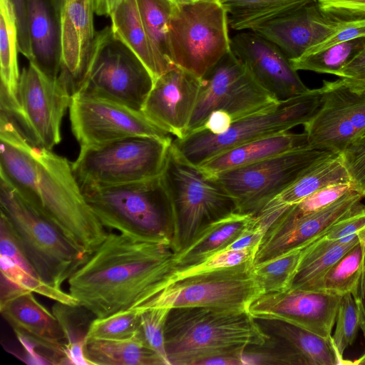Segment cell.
<instances>
[{"label":"cell","mask_w":365,"mask_h":365,"mask_svg":"<svg viewBox=\"0 0 365 365\" xmlns=\"http://www.w3.org/2000/svg\"><path fill=\"white\" fill-rule=\"evenodd\" d=\"M0 141L1 178L81 252H93L107 232L87 203L68 160L32 144L1 110Z\"/></svg>","instance_id":"1"},{"label":"cell","mask_w":365,"mask_h":365,"mask_svg":"<svg viewBox=\"0 0 365 365\" xmlns=\"http://www.w3.org/2000/svg\"><path fill=\"white\" fill-rule=\"evenodd\" d=\"M176 267L171 245L110 232L68 279L69 294L105 317L143 304Z\"/></svg>","instance_id":"2"},{"label":"cell","mask_w":365,"mask_h":365,"mask_svg":"<svg viewBox=\"0 0 365 365\" xmlns=\"http://www.w3.org/2000/svg\"><path fill=\"white\" fill-rule=\"evenodd\" d=\"M269 338L249 311L205 307L170 309L165 327L170 365H200L207 359L238 355Z\"/></svg>","instance_id":"3"},{"label":"cell","mask_w":365,"mask_h":365,"mask_svg":"<svg viewBox=\"0 0 365 365\" xmlns=\"http://www.w3.org/2000/svg\"><path fill=\"white\" fill-rule=\"evenodd\" d=\"M81 188L104 227L172 246L173 207L161 174L129 183Z\"/></svg>","instance_id":"4"},{"label":"cell","mask_w":365,"mask_h":365,"mask_svg":"<svg viewBox=\"0 0 365 365\" xmlns=\"http://www.w3.org/2000/svg\"><path fill=\"white\" fill-rule=\"evenodd\" d=\"M161 176L173 213L172 247H185L204 227L237 212L232 196L215 177L183 158L172 143Z\"/></svg>","instance_id":"5"},{"label":"cell","mask_w":365,"mask_h":365,"mask_svg":"<svg viewBox=\"0 0 365 365\" xmlns=\"http://www.w3.org/2000/svg\"><path fill=\"white\" fill-rule=\"evenodd\" d=\"M1 212L41 279L61 289L87 255L0 178Z\"/></svg>","instance_id":"6"},{"label":"cell","mask_w":365,"mask_h":365,"mask_svg":"<svg viewBox=\"0 0 365 365\" xmlns=\"http://www.w3.org/2000/svg\"><path fill=\"white\" fill-rule=\"evenodd\" d=\"M323 89H308L305 92L232 123L220 135L205 130L193 131L183 138L173 140L180 154L190 163L199 166L214 156L241 144L264 137L284 133L308 122L319 110Z\"/></svg>","instance_id":"7"},{"label":"cell","mask_w":365,"mask_h":365,"mask_svg":"<svg viewBox=\"0 0 365 365\" xmlns=\"http://www.w3.org/2000/svg\"><path fill=\"white\" fill-rule=\"evenodd\" d=\"M228 16L217 0L173 4L168 40L175 66L201 78L231 51Z\"/></svg>","instance_id":"8"},{"label":"cell","mask_w":365,"mask_h":365,"mask_svg":"<svg viewBox=\"0 0 365 365\" xmlns=\"http://www.w3.org/2000/svg\"><path fill=\"white\" fill-rule=\"evenodd\" d=\"M173 140L134 136L82 147L72 169L81 187L152 178L161 174Z\"/></svg>","instance_id":"9"},{"label":"cell","mask_w":365,"mask_h":365,"mask_svg":"<svg viewBox=\"0 0 365 365\" xmlns=\"http://www.w3.org/2000/svg\"><path fill=\"white\" fill-rule=\"evenodd\" d=\"M153 83L149 70L115 38L110 26L96 31L85 81L78 92L106 98L142 111Z\"/></svg>","instance_id":"10"},{"label":"cell","mask_w":365,"mask_h":365,"mask_svg":"<svg viewBox=\"0 0 365 365\" xmlns=\"http://www.w3.org/2000/svg\"><path fill=\"white\" fill-rule=\"evenodd\" d=\"M254 266L250 261L173 281L137 308L205 307L249 311L262 294Z\"/></svg>","instance_id":"11"},{"label":"cell","mask_w":365,"mask_h":365,"mask_svg":"<svg viewBox=\"0 0 365 365\" xmlns=\"http://www.w3.org/2000/svg\"><path fill=\"white\" fill-rule=\"evenodd\" d=\"M71 96L61 72L52 78L29 62L21 73L16 107L1 110L14 119L32 144L52 150L61 140V125Z\"/></svg>","instance_id":"12"},{"label":"cell","mask_w":365,"mask_h":365,"mask_svg":"<svg viewBox=\"0 0 365 365\" xmlns=\"http://www.w3.org/2000/svg\"><path fill=\"white\" fill-rule=\"evenodd\" d=\"M329 153L306 146L212 175L235 199L238 212L255 215L310 165Z\"/></svg>","instance_id":"13"},{"label":"cell","mask_w":365,"mask_h":365,"mask_svg":"<svg viewBox=\"0 0 365 365\" xmlns=\"http://www.w3.org/2000/svg\"><path fill=\"white\" fill-rule=\"evenodd\" d=\"M201 84L187 135L200 128L215 110L233 122L278 102L230 51L200 78Z\"/></svg>","instance_id":"14"},{"label":"cell","mask_w":365,"mask_h":365,"mask_svg":"<svg viewBox=\"0 0 365 365\" xmlns=\"http://www.w3.org/2000/svg\"><path fill=\"white\" fill-rule=\"evenodd\" d=\"M69 113L71 130L81 148L134 136L172 138L141 110L83 92L72 95Z\"/></svg>","instance_id":"15"},{"label":"cell","mask_w":365,"mask_h":365,"mask_svg":"<svg viewBox=\"0 0 365 365\" xmlns=\"http://www.w3.org/2000/svg\"><path fill=\"white\" fill-rule=\"evenodd\" d=\"M321 106L305 124L309 145L341 153L365 130V91L351 90L339 78L323 81Z\"/></svg>","instance_id":"16"},{"label":"cell","mask_w":365,"mask_h":365,"mask_svg":"<svg viewBox=\"0 0 365 365\" xmlns=\"http://www.w3.org/2000/svg\"><path fill=\"white\" fill-rule=\"evenodd\" d=\"M364 197L351 191L327 207L298 215L290 205L266 229L256 251L258 264L288 252L302 249L322 237L330 227L346 215Z\"/></svg>","instance_id":"17"},{"label":"cell","mask_w":365,"mask_h":365,"mask_svg":"<svg viewBox=\"0 0 365 365\" xmlns=\"http://www.w3.org/2000/svg\"><path fill=\"white\" fill-rule=\"evenodd\" d=\"M342 296L323 292L287 289L262 294L250 305L255 318L282 320L331 338Z\"/></svg>","instance_id":"18"},{"label":"cell","mask_w":365,"mask_h":365,"mask_svg":"<svg viewBox=\"0 0 365 365\" xmlns=\"http://www.w3.org/2000/svg\"><path fill=\"white\" fill-rule=\"evenodd\" d=\"M0 312L16 337L50 352L55 364H66L63 329L54 314L34 297V292L1 278Z\"/></svg>","instance_id":"19"},{"label":"cell","mask_w":365,"mask_h":365,"mask_svg":"<svg viewBox=\"0 0 365 365\" xmlns=\"http://www.w3.org/2000/svg\"><path fill=\"white\" fill-rule=\"evenodd\" d=\"M231 51L278 101L309 89L280 48L255 31H242L231 37Z\"/></svg>","instance_id":"20"},{"label":"cell","mask_w":365,"mask_h":365,"mask_svg":"<svg viewBox=\"0 0 365 365\" xmlns=\"http://www.w3.org/2000/svg\"><path fill=\"white\" fill-rule=\"evenodd\" d=\"M200 84V78L175 66L154 81L142 112L158 128L175 138H183L187 135Z\"/></svg>","instance_id":"21"},{"label":"cell","mask_w":365,"mask_h":365,"mask_svg":"<svg viewBox=\"0 0 365 365\" xmlns=\"http://www.w3.org/2000/svg\"><path fill=\"white\" fill-rule=\"evenodd\" d=\"M93 0H61L59 12L61 73L71 94L82 88L96 37Z\"/></svg>","instance_id":"22"},{"label":"cell","mask_w":365,"mask_h":365,"mask_svg":"<svg viewBox=\"0 0 365 365\" xmlns=\"http://www.w3.org/2000/svg\"><path fill=\"white\" fill-rule=\"evenodd\" d=\"M338 23L323 13L314 1L252 31L275 44L291 60L334 34Z\"/></svg>","instance_id":"23"},{"label":"cell","mask_w":365,"mask_h":365,"mask_svg":"<svg viewBox=\"0 0 365 365\" xmlns=\"http://www.w3.org/2000/svg\"><path fill=\"white\" fill-rule=\"evenodd\" d=\"M33 63L56 78L61 70L58 11L53 0H25Z\"/></svg>","instance_id":"24"},{"label":"cell","mask_w":365,"mask_h":365,"mask_svg":"<svg viewBox=\"0 0 365 365\" xmlns=\"http://www.w3.org/2000/svg\"><path fill=\"white\" fill-rule=\"evenodd\" d=\"M310 146L306 133H281L252 140L204 162L200 167L210 175L249 165L269 158Z\"/></svg>","instance_id":"25"},{"label":"cell","mask_w":365,"mask_h":365,"mask_svg":"<svg viewBox=\"0 0 365 365\" xmlns=\"http://www.w3.org/2000/svg\"><path fill=\"white\" fill-rule=\"evenodd\" d=\"M254 221L252 215L236 212L212 222L199 232L185 247L175 253L177 267L193 264L224 251Z\"/></svg>","instance_id":"26"},{"label":"cell","mask_w":365,"mask_h":365,"mask_svg":"<svg viewBox=\"0 0 365 365\" xmlns=\"http://www.w3.org/2000/svg\"><path fill=\"white\" fill-rule=\"evenodd\" d=\"M359 242L358 235L337 240L319 237L301 250L288 289L309 290L348 251Z\"/></svg>","instance_id":"27"},{"label":"cell","mask_w":365,"mask_h":365,"mask_svg":"<svg viewBox=\"0 0 365 365\" xmlns=\"http://www.w3.org/2000/svg\"><path fill=\"white\" fill-rule=\"evenodd\" d=\"M19 31L16 15L10 0H0L1 108L11 110L17 104L21 73L19 68Z\"/></svg>","instance_id":"28"},{"label":"cell","mask_w":365,"mask_h":365,"mask_svg":"<svg viewBox=\"0 0 365 365\" xmlns=\"http://www.w3.org/2000/svg\"><path fill=\"white\" fill-rule=\"evenodd\" d=\"M255 319L269 336L281 339L291 346L301 356L306 365H342L331 337L321 336L282 320Z\"/></svg>","instance_id":"29"},{"label":"cell","mask_w":365,"mask_h":365,"mask_svg":"<svg viewBox=\"0 0 365 365\" xmlns=\"http://www.w3.org/2000/svg\"><path fill=\"white\" fill-rule=\"evenodd\" d=\"M84 354L89 365H165L147 345L140 329L125 339H88Z\"/></svg>","instance_id":"30"},{"label":"cell","mask_w":365,"mask_h":365,"mask_svg":"<svg viewBox=\"0 0 365 365\" xmlns=\"http://www.w3.org/2000/svg\"><path fill=\"white\" fill-rule=\"evenodd\" d=\"M351 182L341 154L330 152L310 165L294 182L272 201L278 205H294L327 186Z\"/></svg>","instance_id":"31"},{"label":"cell","mask_w":365,"mask_h":365,"mask_svg":"<svg viewBox=\"0 0 365 365\" xmlns=\"http://www.w3.org/2000/svg\"><path fill=\"white\" fill-rule=\"evenodd\" d=\"M115 38L146 66L154 81L161 75L143 22L137 0H123L110 16Z\"/></svg>","instance_id":"32"},{"label":"cell","mask_w":365,"mask_h":365,"mask_svg":"<svg viewBox=\"0 0 365 365\" xmlns=\"http://www.w3.org/2000/svg\"><path fill=\"white\" fill-rule=\"evenodd\" d=\"M226 10L230 27L237 31H252L275 17L315 0H217Z\"/></svg>","instance_id":"33"},{"label":"cell","mask_w":365,"mask_h":365,"mask_svg":"<svg viewBox=\"0 0 365 365\" xmlns=\"http://www.w3.org/2000/svg\"><path fill=\"white\" fill-rule=\"evenodd\" d=\"M359 242L340 258L309 290L343 296L354 295L365 257V231L359 233Z\"/></svg>","instance_id":"34"},{"label":"cell","mask_w":365,"mask_h":365,"mask_svg":"<svg viewBox=\"0 0 365 365\" xmlns=\"http://www.w3.org/2000/svg\"><path fill=\"white\" fill-rule=\"evenodd\" d=\"M143 22L161 75L175 67L170 60L168 23L173 3L168 0H137Z\"/></svg>","instance_id":"35"},{"label":"cell","mask_w":365,"mask_h":365,"mask_svg":"<svg viewBox=\"0 0 365 365\" xmlns=\"http://www.w3.org/2000/svg\"><path fill=\"white\" fill-rule=\"evenodd\" d=\"M365 38L342 42L319 52L303 55L289 60L293 68L318 73L338 76L347 64L364 47Z\"/></svg>","instance_id":"36"},{"label":"cell","mask_w":365,"mask_h":365,"mask_svg":"<svg viewBox=\"0 0 365 365\" xmlns=\"http://www.w3.org/2000/svg\"><path fill=\"white\" fill-rule=\"evenodd\" d=\"M302 249L288 252L254 266V274L262 294L289 289L299 261Z\"/></svg>","instance_id":"37"},{"label":"cell","mask_w":365,"mask_h":365,"mask_svg":"<svg viewBox=\"0 0 365 365\" xmlns=\"http://www.w3.org/2000/svg\"><path fill=\"white\" fill-rule=\"evenodd\" d=\"M241 365H306L300 355L281 339L269 336L262 345H250L239 355Z\"/></svg>","instance_id":"38"},{"label":"cell","mask_w":365,"mask_h":365,"mask_svg":"<svg viewBox=\"0 0 365 365\" xmlns=\"http://www.w3.org/2000/svg\"><path fill=\"white\" fill-rule=\"evenodd\" d=\"M140 326V312L135 307L105 317H96L89 324L86 340L120 339L131 336Z\"/></svg>","instance_id":"39"},{"label":"cell","mask_w":365,"mask_h":365,"mask_svg":"<svg viewBox=\"0 0 365 365\" xmlns=\"http://www.w3.org/2000/svg\"><path fill=\"white\" fill-rule=\"evenodd\" d=\"M257 247L258 246L241 250H225L195 264L177 267L171 273L165 285L195 274L235 267L250 261L254 262Z\"/></svg>","instance_id":"40"},{"label":"cell","mask_w":365,"mask_h":365,"mask_svg":"<svg viewBox=\"0 0 365 365\" xmlns=\"http://www.w3.org/2000/svg\"><path fill=\"white\" fill-rule=\"evenodd\" d=\"M335 326L332 341L342 364H346L344 354L355 341L360 329L358 307L351 293L343 295L341 299Z\"/></svg>","instance_id":"41"},{"label":"cell","mask_w":365,"mask_h":365,"mask_svg":"<svg viewBox=\"0 0 365 365\" xmlns=\"http://www.w3.org/2000/svg\"><path fill=\"white\" fill-rule=\"evenodd\" d=\"M170 310L165 307L138 309L139 329L142 336L147 345L160 357L165 365H170L165 343V327Z\"/></svg>","instance_id":"42"},{"label":"cell","mask_w":365,"mask_h":365,"mask_svg":"<svg viewBox=\"0 0 365 365\" xmlns=\"http://www.w3.org/2000/svg\"><path fill=\"white\" fill-rule=\"evenodd\" d=\"M340 154L354 190L365 197V135L358 136Z\"/></svg>","instance_id":"43"},{"label":"cell","mask_w":365,"mask_h":365,"mask_svg":"<svg viewBox=\"0 0 365 365\" xmlns=\"http://www.w3.org/2000/svg\"><path fill=\"white\" fill-rule=\"evenodd\" d=\"M353 190L354 188L351 182L331 185L312 193L298 203L294 204L292 210L298 215L314 212L327 207Z\"/></svg>","instance_id":"44"},{"label":"cell","mask_w":365,"mask_h":365,"mask_svg":"<svg viewBox=\"0 0 365 365\" xmlns=\"http://www.w3.org/2000/svg\"><path fill=\"white\" fill-rule=\"evenodd\" d=\"M320 10L336 21L365 19V0H315Z\"/></svg>","instance_id":"45"},{"label":"cell","mask_w":365,"mask_h":365,"mask_svg":"<svg viewBox=\"0 0 365 365\" xmlns=\"http://www.w3.org/2000/svg\"><path fill=\"white\" fill-rule=\"evenodd\" d=\"M365 230V205L359 202L346 215L333 224L321 237L337 240Z\"/></svg>","instance_id":"46"},{"label":"cell","mask_w":365,"mask_h":365,"mask_svg":"<svg viewBox=\"0 0 365 365\" xmlns=\"http://www.w3.org/2000/svg\"><path fill=\"white\" fill-rule=\"evenodd\" d=\"M361 38H365V19L339 21L334 34L308 49L303 55L315 53L334 45Z\"/></svg>","instance_id":"47"},{"label":"cell","mask_w":365,"mask_h":365,"mask_svg":"<svg viewBox=\"0 0 365 365\" xmlns=\"http://www.w3.org/2000/svg\"><path fill=\"white\" fill-rule=\"evenodd\" d=\"M337 76L351 90L365 91V46L342 68Z\"/></svg>","instance_id":"48"},{"label":"cell","mask_w":365,"mask_h":365,"mask_svg":"<svg viewBox=\"0 0 365 365\" xmlns=\"http://www.w3.org/2000/svg\"><path fill=\"white\" fill-rule=\"evenodd\" d=\"M10 1L14 8L16 15L20 53L26 57L29 61H31L33 56L27 23L26 1L10 0Z\"/></svg>","instance_id":"49"},{"label":"cell","mask_w":365,"mask_h":365,"mask_svg":"<svg viewBox=\"0 0 365 365\" xmlns=\"http://www.w3.org/2000/svg\"><path fill=\"white\" fill-rule=\"evenodd\" d=\"M232 123L233 119L228 113L217 110L212 111L203 125L196 130H205L214 135H220L226 132Z\"/></svg>","instance_id":"50"},{"label":"cell","mask_w":365,"mask_h":365,"mask_svg":"<svg viewBox=\"0 0 365 365\" xmlns=\"http://www.w3.org/2000/svg\"><path fill=\"white\" fill-rule=\"evenodd\" d=\"M359 314L360 329L365 340V257L356 292L353 295ZM363 354H365V351Z\"/></svg>","instance_id":"51"},{"label":"cell","mask_w":365,"mask_h":365,"mask_svg":"<svg viewBox=\"0 0 365 365\" xmlns=\"http://www.w3.org/2000/svg\"><path fill=\"white\" fill-rule=\"evenodd\" d=\"M123 0H93L95 14L110 17Z\"/></svg>","instance_id":"52"},{"label":"cell","mask_w":365,"mask_h":365,"mask_svg":"<svg viewBox=\"0 0 365 365\" xmlns=\"http://www.w3.org/2000/svg\"><path fill=\"white\" fill-rule=\"evenodd\" d=\"M348 364L365 365V354H363L354 361H348Z\"/></svg>","instance_id":"53"},{"label":"cell","mask_w":365,"mask_h":365,"mask_svg":"<svg viewBox=\"0 0 365 365\" xmlns=\"http://www.w3.org/2000/svg\"><path fill=\"white\" fill-rule=\"evenodd\" d=\"M168 1H170L171 3H173L174 4H177L190 3V2H193V1H199V0H168Z\"/></svg>","instance_id":"54"},{"label":"cell","mask_w":365,"mask_h":365,"mask_svg":"<svg viewBox=\"0 0 365 365\" xmlns=\"http://www.w3.org/2000/svg\"><path fill=\"white\" fill-rule=\"evenodd\" d=\"M61 0H53L54 4H55V6L56 7L57 10L59 12V8H60V4H61Z\"/></svg>","instance_id":"55"},{"label":"cell","mask_w":365,"mask_h":365,"mask_svg":"<svg viewBox=\"0 0 365 365\" xmlns=\"http://www.w3.org/2000/svg\"><path fill=\"white\" fill-rule=\"evenodd\" d=\"M361 135H365V130H364Z\"/></svg>","instance_id":"56"}]
</instances>
